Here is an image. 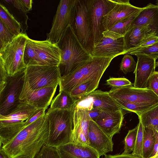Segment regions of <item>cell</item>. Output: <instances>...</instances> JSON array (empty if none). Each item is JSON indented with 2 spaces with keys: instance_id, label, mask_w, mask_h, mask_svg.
Listing matches in <instances>:
<instances>
[{
  "instance_id": "obj_1",
  "label": "cell",
  "mask_w": 158,
  "mask_h": 158,
  "mask_svg": "<svg viewBox=\"0 0 158 158\" xmlns=\"http://www.w3.org/2000/svg\"><path fill=\"white\" fill-rule=\"evenodd\" d=\"M49 125L46 115L24 127L14 137L2 145L0 148L9 158L25 157L34 158L46 145Z\"/></svg>"
},
{
  "instance_id": "obj_2",
  "label": "cell",
  "mask_w": 158,
  "mask_h": 158,
  "mask_svg": "<svg viewBox=\"0 0 158 158\" xmlns=\"http://www.w3.org/2000/svg\"><path fill=\"white\" fill-rule=\"evenodd\" d=\"M57 44L60 53L58 67L61 77L72 73L93 57L80 43L70 25L63 32Z\"/></svg>"
},
{
  "instance_id": "obj_3",
  "label": "cell",
  "mask_w": 158,
  "mask_h": 158,
  "mask_svg": "<svg viewBox=\"0 0 158 158\" xmlns=\"http://www.w3.org/2000/svg\"><path fill=\"white\" fill-rule=\"evenodd\" d=\"M113 58L93 57L74 71L61 77L60 90L69 94L79 84L89 80L102 77Z\"/></svg>"
},
{
  "instance_id": "obj_4",
  "label": "cell",
  "mask_w": 158,
  "mask_h": 158,
  "mask_svg": "<svg viewBox=\"0 0 158 158\" xmlns=\"http://www.w3.org/2000/svg\"><path fill=\"white\" fill-rule=\"evenodd\" d=\"M73 110H48L46 114L49 130L46 145L57 148L72 142Z\"/></svg>"
},
{
  "instance_id": "obj_5",
  "label": "cell",
  "mask_w": 158,
  "mask_h": 158,
  "mask_svg": "<svg viewBox=\"0 0 158 158\" xmlns=\"http://www.w3.org/2000/svg\"><path fill=\"white\" fill-rule=\"evenodd\" d=\"M92 0H75L70 25L78 39L90 53L94 44L91 20Z\"/></svg>"
},
{
  "instance_id": "obj_6",
  "label": "cell",
  "mask_w": 158,
  "mask_h": 158,
  "mask_svg": "<svg viewBox=\"0 0 158 158\" xmlns=\"http://www.w3.org/2000/svg\"><path fill=\"white\" fill-rule=\"evenodd\" d=\"M25 69L8 76L5 82L0 84V115L9 114L21 103L19 98L25 82Z\"/></svg>"
},
{
  "instance_id": "obj_7",
  "label": "cell",
  "mask_w": 158,
  "mask_h": 158,
  "mask_svg": "<svg viewBox=\"0 0 158 158\" xmlns=\"http://www.w3.org/2000/svg\"><path fill=\"white\" fill-rule=\"evenodd\" d=\"M28 38L26 33L21 32L11 42L0 49V58L8 76H13L26 69L23 54Z\"/></svg>"
},
{
  "instance_id": "obj_8",
  "label": "cell",
  "mask_w": 158,
  "mask_h": 158,
  "mask_svg": "<svg viewBox=\"0 0 158 158\" xmlns=\"http://www.w3.org/2000/svg\"><path fill=\"white\" fill-rule=\"evenodd\" d=\"M24 83L32 90L59 85L61 76L58 66L35 65L27 66Z\"/></svg>"
},
{
  "instance_id": "obj_9",
  "label": "cell",
  "mask_w": 158,
  "mask_h": 158,
  "mask_svg": "<svg viewBox=\"0 0 158 158\" xmlns=\"http://www.w3.org/2000/svg\"><path fill=\"white\" fill-rule=\"evenodd\" d=\"M90 53L92 57L113 58L127 53L124 36L108 30L104 31L102 37L94 45Z\"/></svg>"
},
{
  "instance_id": "obj_10",
  "label": "cell",
  "mask_w": 158,
  "mask_h": 158,
  "mask_svg": "<svg viewBox=\"0 0 158 158\" xmlns=\"http://www.w3.org/2000/svg\"><path fill=\"white\" fill-rule=\"evenodd\" d=\"M108 92L113 99L152 106L158 105V96L148 87L139 88L130 85L112 88Z\"/></svg>"
},
{
  "instance_id": "obj_11",
  "label": "cell",
  "mask_w": 158,
  "mask_h": 158,
  "mask_svg": "<svg viewBox=\"0 0 158 158\" xmlns=\"http://www.w3.org/2000/svg\"><path fill=\"white\" fill-rule=\"evenodd\" d=\"M75 0H61L54 16L52 27L47 34V40L56 44L64 31L71 22Z\"/></svg>"
},
{
  "instance_id": "obj_12",
  "label": "cell",
  "mask_w": 158,
  "mask_h": 158,
  "mask_svg": "<svg viewBox=\"0 0 158 158\" xmlns=\"http://www.w3.org/2000/svg\"><path fill=\"white\" fill-rule=\"evenodd\" d=\"M116 3L115 0H92L90 14L94 46L102 35L103 17L112 10Z\"/></svg>"
},
{
  "instance_id": "obj_13",
  "label": "cell",
  "mask_w": 158,
  "mask_h": 158,
  "mask_svg": "<svg viewBox=\"0 0 158 158\" xmlns=\"http://www.w3.org/2000/svg\"><path fill=\"white\" fill-rule=\"evenodd\" d=\"M76 106L88 110L98 108L102 110L115 111L123 109L121 106L109 95L108 92L95 90L76 102Z\"/></svg>"
},
{
  "instance_id": "obj_14",
  "label": "cell",
  "mask_w": 158,
  "mask_h": 158,
  "mask_svg": "<svg viewBox=\"0 0 158 158\" xmlns=\"http://www.w3.org/2000/svg\"><path fill=\"white\" fill-rule=\"evenodd\" d=\"M57 87L32 90L24 83L19 99L21 101L36 108L46 110L51 102Z\"/></svg>"
},
{
  "instance_id": "obj_15",
  "label": "cell",
  "mask_w": 158,
  "mask_h": 158,
  "mask_svg": "<svg viewBox=\"0 0 158 158\" xmlns=\"http://www.w3.org/2000/svg\"><path fill=\"white\" fill-rule=\"evenodd\" d=\"M90 120L87 108L75 106L73 111L71 143L88 146V134Z\"/></svg>"
},
{
  "instance_id": "obj_16",
  "label": "cell",
  "mask_w": 158,
  "mask_h": 158,
  "mask_svg": "<svg viewBox=\"0 0 158 158\" xmlns=\"http://www.w3.org/2000/svg\"><path fill=\"white\" fill-rule=\"evenodd\" d=\"M115 1L114 7L103 17L104 31L107 30L120 21L138 13L142 8L132 5L129 0Z\"/></svg>"
},
{
  "instance_id": "obj_17",
  "label": "cell",
  "mask_w": 158,
  "mask_h": 158,
  "mask_svg": "<svg viewBox=\"0 0 158 158\" xmlns=\"http://www.w3.org/2000/svg\"><path fill=\"white\" fill-rule=\"evenodd\" d=\"M88 146L95 150L100 157L113 151L112 138L106 134L90 118L88 130Z\"/></svg>"
},
{
  "instance_id": "obj_18",
  "label": "cell",
  "mask_w": 158,
  "mask_h": 158,
  "mask_svg": "<svg viewBox=\"0 0 158 158\" xmlns=\"http://www.w3.org/2000/svg\"><path fill=\"white\" fill-rule=\"evenodd\" d=\"M135 55L137 57V60L134 72L135 79L133 86L139 88H146L150 77L155 71L156 60L141 54Z\"/></svg>"
},
{
  "instance_id": "obj_19",
  "label": "cell",
  "mask_w": 158,
  "mask_h": 158,
  "mask_svg": "<svg viewBox=\"0 0 158 158\" xmlns=\"http://www.w3.org/2000/svg\"><path fill=\"white\" fill-rule=\"evenodd\" d=\"M37 65L59 66L60 53L56 44L45 40H35Z\"/></svg>"
},
{
  "instance_id": "obj_20",
  "label": "cell",
  "mask_w": 158,
  "mask_h": 158,
  "mask_svg": "<svg viewBox=\"0 0 158 158\" xmlns=\"http://www.w3.org/2000/svg\"><path fill=\"white\" fill-rule=\"evenodd\" d=\"M124 119L122 109L115 111L102 110L99 116L94 122L109 137L119 133Z\"/></svg>"
},
{
  "instance_id": "obj_21",
  "label": "cell",
  "mask_w": 158,
  "mask_h": 158,
  "mask_svg": "<svg viewBox=\"0 0 158 158\" xmlns=\"http://www.w3.org/2000/svg\"><path fill=\"white\" fill-rule=\"evenodd\" d=\"M132 25L146 27L151 33L158 36V6L149 3L142 7L132 22Z\"/></svg>"
},
{
  "instance_id": "obj_22",
  "label": "cell",
  "mask_w": 158,
  "mask_h": 158,
  "mask_svg": "<svg viewBox=\"0 0 158 158\" xmlns=\"http://www.w3.org/2000/svg\"><path fill=\"white\" fill-rule=\"evenodd\" d=\"M37 109L21 102L14 110L5 115H0V123L11 125L22 129L25 127V121Z\"/></svg>"
},
{
  "instance_id": "obj_23",
  "label": "cell",
  "mask_w": 158,
  "mask_h": 158,
  "mask_svg": "<svg viewBox=\"0 0 158 158\" xmlns=\"http://www.w3.org/2000/svg\"><path fill=\"white\" fill-rule=\"evenodd\" d=\"M61 158H100L98 152L87 145L70 143L57 147Z\"/></svg>"
},
{
  "instance_id": "obj_24",
  "label": "cell",
  "mask_w": 158,
  "mask_h": 158,
  "mask_svg": "<svg viewBox=\"0 0 158 158\" xmlns=\"http://www.w3.org/2000/svg\"><path fill=\"white\" fill-rule=\"evenodd\" d=\"M150 33L149 30L146 27L131 26L124 36L127 53L136 47L148 34Z\"/></svg>"
},
{
  "instance_id": "obj_25",
  "label": "cell",
  "mask_w": 158,
  "mask_h": 158,
  "mask_svg": "<svg viewBox=\"0 0 158 158\" xmlns=\"http://www.w3.org/2000/svg\"><path fill=\"white\" fill-rule=\"evenodd\" d=\"M76 102L70 94L64 91L61 90L52 99L48 110L58 109L72 110L74 109Z\"/></svg>"
},
{
  "instance_id": "obj_26",
  "label": "cell",
  "mask_w": 158,
  "mask_h": 158,
  "mask_svg": "<svg viewBox=\"0 0 158 158\" xmlns=\"http://www.w3.org/2000/svg\"><path fill=\"white\" fill-rule=\"evenodd\" d=\"M101 77L89 80L81 83L70 92V95L77 102L98 88Z\"/></svg>"
},
{
  "instance_id": "obj_27",
  "label": "cell",
  "mask_w": 158,
  "mask_h": 158,
  "mask_svg": "<svg viewBox=\"0 0 158 158\" xmlns=\"http://www.w3.org/2000/svg\"><path fill=\"white\" fill-rule=\"evenodd\" d=\"M0 20L14 35L17 36L21 32L22 26L6 7L0 4Z\"/></svg>"
},
{
  "instance_id": "obj_28",
  "label": "cell",
  "mask_w": 158,
  "mask_h": 158,
  "mask_svg": "<svg viewBox=\"0 0 158 158\" xmlns=\"http://www.w3.org/2000/svg\"><path fill=\"white\" fill-rule=\"evenodd\" d=\"M137 115L145 128L158 132V105Z\"/></svg>"
},
{
  "instance_id": "obj_29",
  "label": "cell",
  "mask_w": 158,
  "mask_h": 158,
  "mask_svg": "<svg viewBox=\"0 0 158 158\" xmlns=\"http://www.w3.org/2000/svg\"><path fill=\"white\" fill-rule=\"evenodd\" d=\"M23 60L26 67L37 65L35 40L29 38L24 48Z\"/></svg>"
},
{
  "instance_id": "obj_30",
  "label": "cell",
  "mask_w": 158,
  "mask_h": 158,
  "mask_svg": "<svg viewBox=\"0 0 158 158\" xmlns=\"http://www.w3.org/2000/svg\"><path fill=\"white\" fill-rule=\"evenodd\" d=\"M155 142L154 131L150 129L145 128L143 149V158L149 157L153 150Z\"/></svg>"
},
{
  "instance_id": "obj_31",
  "label": "cell",
  "mask_w": 158,
  "mask_h": 158,
  "mask_svg": "<svg viewBox=\"0 0 158 158\" xmlns=\"http://www.w3.org/2000/svg\"><path fill=\"white\" fill-rule=\"evenodd\" d=\"M138 13L120 21L107 30L124 36L130 28L132 22Z\"/></svg>"
},
{
  "instance_id": "obj_32",
  "label": "cell",
  "mask_w": 158,
  "mask_h": 158,
  "mask_svg": "<svg viewBox=\"0 0 158 158\" xmlns=\"http://www.w3.org/2000/svg\"><path fill=\"white\" fill-rule=\"evenodd\" d=\"M114 99L122 107L123 109L135 113L137 115L153 107L149 105L129 102L118 99Z\"/></svg>"
},
{
  "instance_id": "obj_33",
  "label": "cell",
  "mask_w": 158,
  "mask_h": 158,
  "mask_svg": "<svg viewBox=\"0 0 158 158\" xmlns=\"http://www.w3.org/2000/svg\"><path fill=\"white\" fill-rule=\"evenodd\" d=\"M137 125V135L134 149L132 153L143 158V149L145 128L140 120Z\"/></svg>"
},
{
  "instance_id": "obj_34",
  "label": "cell",
  "mask_w": 158,
  "mask_h": 158,
  "mask_svg": "<svg viewBox=\"0 0 158 158\" xmlns=\"http://www.w3.org/2000/svg\"><path fill=\"white\" fill-rule=\"evenodd\" d=\"M138 127L137 125L135 128L129 130L124 138V146L123 154H130L133 151L137 135Z\"/></svg>"
},
{
  "instance_id": "obj_35",
  "label": "cell",
  "mask_w": 158,
  "mask_h": 158,
  "mask_svg": "<svg viewBox=\"0 0 158 158\" xmlns=\"http://www.w3.org/2000/svg\"><path fill=\"white\" fill-rule=\"evenodd\" d=\"M16 36L0 20V49L4 48L11 42Z\"/></svg>"
},
{
  "instance_id": "obj_36",
  "label": "cell",
  "mask_w": 158,
  "mask_h": 158,
  "mask_svg": "<svg viewBox=\"0 0 158 158\" xmlns=\"http://www.w3.org/2000/svg\"><path fill=\"white\" fill-rule=\"evenodd\" d=\"M128 54L135 55L136 54L145 55L156 59H158V41L147 47L136 50L131 51Z\"/></svg>"
},
{
  "instance_id": "obj_37",
  "label": "cell",
  "mask_w": 158,
  "mask_h": 158,
  "mask_svg": "<svg viewBox=\"0 0 158 158\" xmlns=\"http://www.w3.org/2000/svg\"><path fill=\"white\" fill-rule=\"evenodd\" d=\"M136 65V63L133 57L128 54L125 55L123 58L120 64V69L126 74L128 73L134 71Z\"/></svg>"
},
{
  "instance_id": "obj_38",
  "label": "cell",
  "mask_w": 158,
  "mask_h": 158,
  "mask_svg": "<svg viewBox=\"0 0 158 158\" xmlns=\"http://www.w3.org/2000/svg\"><path fill=\"white\" fill-rule=\"evenodd\" d=\"M34 158H61L57 148L44 145Z\"/></svg>"
},
{
  "instance_id": "obj_39",
  "label": "cell",
  "mask_w": 158,
  "mask_h": 158,
  "mask_svg": "<svg viewBox=\"0 0 158 158\" xmlns=\"http://www.w3.org/2000/svg\"><path fill=\"white\" fill-rule=\"evenodd\" d=\"M107 85L112 88H119L132 85V83L124 77H110L106 81Z\"/></svg>"
},
{
  "instance_id": "obj_40",
  "label": "cell",
  "mask_w": 158,
  "mask_h": 158,
  "mask_svg": "<svg viewBox=\"0 0 158 158\" xmlns=\"http://www.w3.org/2000/svg\"><path fill=\"white\" fill-rule=\"evenodd\" d=\"M158 41V36L153 33L148 34L137 46L131 51L136 50L147 47Z\"/></svg>"
},
{
  "instance_id": "obj_41",
  "label": "cell",
  "mask_w": 158,
  "mask_h": 158,
  "mask_svg": "<svg viewBox=\"0 0 158 158\" xmlns=\"http://www.w3.org/2000/svg\"><path fill=\"white\" fill-rule=\"evenodd\" d=\"M148 87L158 96V71H155L150 77Z\"/></svg>"
},
{
  "instance_id": "obj_42",
  "label": "cell",
  "mask_w": 158,
  "mask_h": 158,
  "mask_svg": "<svg viewBox=\"0 0 158 158\" xmlns=\"http://www.w3.org/2000/svg\"><path fill=\"white\" fill-rule=\"evenodd\" d=\"M46 110L42 108L37 109L31 116L25 121V127L40 118L44 116Z\"/></svg>"
},
{
  "instance_id": "obj_43",
  "label": "cell",
  "mask_w": 158,
  "mask_h": 158,
  "mask_svg": "<svg viewBox=\"0 0 158 158\" xmlns=\"http://www.w3.org/2000/svg\"><path fill=\"white\" fill-rule=\"evenodd\" d=\"M104 158H143L133 154L132 153L127 154H117L115 155H105Z\"/></svg>"
},
{
  "instance_id": "obj_44",
  "label": "cell",
  "mask_w": 158,
  "mask_h": 158,
  "mask_svg": "<svg viewBox=\"0 0 158 158\" xmlns=\"http://www.w3.org/2000/svg\"><path fill=\"white\" fill-rule=\"evenodd\" d=\"M90 118L94 121L99 116L102 110L97 107L88 110Z\"/></svg>"
},
{
  "instance_id": "obj_45",
  "label": "cell",
  "mask_w": 158,
  "mask_h": 158,
  "mask_svg": "<svg viewBox=\"0 0 158 158\" xmlns=\"http://www.w3.org/2000/svg\"><path fill=\"white\" fill-rule=\"evenodd\" d=\"M26 13L32 9V0H19Z\"/></svg>"
},
{
  "instance_id": "obj_46",
  "label": "cell",
  "mask_w": 158,
  "mask_h": 158,
  "mask_svg": "<svg viewBox=\"0 0 158 158\" xmlns=\"http://www.w3.org/2000/svg\"><path fill=\"white\" fill-rule=\"evenodd\" d=\"M0 158H9L1 148L0 149Z\"/></svg>"
},
{
  "instance_id": "obj_47",
  "label": "cell",
  "mask_w": 158,
  "mask_h": 158,
  "mask_svg": "<svg viewBox=\"0 0 158 158\" xmlns=\"http://www.w3.org/2000/svg\"><path fill=\"white\" fill-rule=\"evenodd\" d=\"M148 158H158V153H157L152 156L151 157Z\"/></svg>"
},
{
  "instance_id": "obj_48",
  "label": "cell",
  "mask_w": 158,
  "mask_h": 158,
  "mask_svg": "<svg viewBox=\"0 0 158 158\" xmlns=\"http://www.w3.org/2000/svg\"><path fill=\"white\" fill-rule=\"evenodd\" d=\"M15 158H29L27 157H17Z\"/></svg>"
},
{
  "instance_id": "obj_49",
  "label": "cell",
  "mask_w": 158,
  "mask_h": 158,
  "mask_svg": "<svg viewBox=\"0 0 158 158\" xmlns=\"http://www.w3.org/2000/svg\"><path fill=\"white\" fill-rule=\"evenodd\" d=\"M156 67H157V66L158 67V61H157V62H156Z\"/></svg>"
},
{
  "instance_id": "obj_50",
  "label": "cell",
  "mask_w": 158,
  "mask_h": 158,
  "mask_svg": "<svg viewBox=\"0 0 158 158\" xmlns=\"http://www.w3.org/2000/svg\"><path fill=\"white\" fill-rule=\"evenodd\" d=\"M157 5L158 6V1H157Z\"/></svg>"
}]
</instances>
